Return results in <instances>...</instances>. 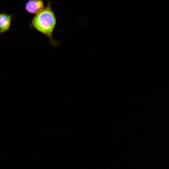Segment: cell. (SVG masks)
Listing matches in <instances>:
<instances>
[{
	"mask_svg": "<svg viewBox=\"0 0 169 169\" xmlns=\"http://www.w3.org/2000/svg\"><path fill=\"white\" fill-rule=\"evenodd\" d=\"M56 23V17L52 8L50 2H48L42 11L35 16L31 21L32 27L48 37L50 43L53 45L57 44L52 36Z\"/></svg>",
	"mask_w": 169,
	"mask_h": 169,
	"instance_id": "cell-1",
	"label": "cell"
},
{
	"mask_svg": "<svg viewBox=\"0 0 169 169\" xmlns=\"http://www.w3.org/2000/svg\"><path fill=\"white\" fill-rule=\"evenodd\" d=\"M44 5L41 0H29L25 4V9L28 13L36 15L44 9Z\"/></svg>",
	"mask_w": 169,
	"mask_h": 169,
	"instance_id": "cell-2",
	"label": "cell"
},
{
	"mask_svg": "<svg viewBox=\"0 0 169 169\" xmlns=\"http://www.w3.org/2000/svg\"><path fill=\"white\" fill-rule=\"evenodd\" d=\"M11 21V15L6 13H0V33L8 31Z\"/></svg>",
	"mask_w": 169,
	"mask_h": 169,
	"instance_id": "cell-3",
	"label": "cell"
}]
</instances>
